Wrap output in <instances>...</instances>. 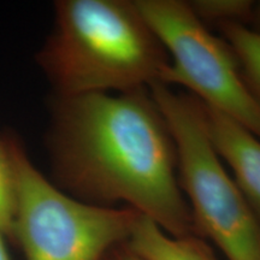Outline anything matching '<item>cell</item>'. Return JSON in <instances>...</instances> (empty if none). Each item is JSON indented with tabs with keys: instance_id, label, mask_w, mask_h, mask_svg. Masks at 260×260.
<instances>
[{
	"instance_id": "6da1fadb",
	"label": "cell",
	"mask_w": 260,
	"mask_h": 260,
	"mask_svg": "<svg viewBox=\"0 0 260 260\" xmlns=\"http://www.w3.org/2000/svg\"><path fill=\"white\" fill-rule=\"evenodd\" d=\"M53 183L83 203H124L174 237L197 236L177 178L175 140L149 88L54 95L47 134Z\"/></svg>"
},
{
	"instance_id": "7a4b0ae2",
	"label": "cell",
	"mask_w": 260,
	"mask_h": 260,
	"mask_svg": "<svg viewBox=\"0 0 260 260\" xmlns=\"http://www.w3.org/2000/svg\"><path fill=\"white\" fill-rule=\"evenodd\" d=\"M54 95L119 93L160 82L170 58L128 0H59L37 54Z\"/></svg>"
},
{
	"instance_id": "3957f363",
	"label": "cell",
	"mask_w": 260,
	"mask_h": 260,
	"mask_svg": "<svg viewBox=\"0 0 260 260\" xmlns=\"http://www.w3.org/2000/svg\"><path fill=\"white\" fill-rule=\"evenodd\" d=\"M148 88L175 140L195 235L211 240L228 260H260V220L211 144L203 104L167 84Z\"/></svg>"
},
{
	"instance_id": "277c9868",
	"label": "cell",
	"mask_w": 260,
	"mask_h": 260,
	"mask_svg": "<svg viewBox=\"0 0 260 260\" xmlns=\"http://www.w3.org/2000/svg\"><path fill=\"white\" fill-rule=\"evenodd\" d=\"M9 141L16 188L11 242L25 260H103L126 243L141 213L73 198L35 167L17 135L9 133Z\"/></svg>"
},
{
	"instance_id": "5b68a950",
	"label": "cell",
	"mask_w": 260,
	"mask_h": 260,
	"mask_svg": "<svg viewBox=\"0 0 260 260\" xmlns=\"http://www.w3.org/2000/svg\"><path fill=\"white\" fill-rule=\"evenodd\" d=\"M135 4L170 58L159 83L186 87L205 105L260 139V106L228 42L211 34L186 2L135 0Z\"/></svg>"
},
{
	"instance_id": "8992f818",
	"label": "cell",
	"mask_w": 260,
	"mask_h": 260,
	"mask_svg": "<svg viewBox=\"0 0 260 260\" xmlns=\"http://www.w3.org/2000/svg\"><path fill=\"white\" fill-rule=\"evenodd\" d=\"M203 110L214 151L233 169L236 186L260 220V139L218 110L205 104Z\"/></svg>"
},
{
	"instance_id": "52a82bcc",
	"label": "cell",
	"mask_w": 260,
	"mask_h": 260,
	"mask_svg": "<svg viewBox=\"0 0 260 260\" xmlns=\"http://www.w3.org/2000/svg\"><path fill=\"white\" fill-rule=\"evenodd\" d=\"M124 245L144 260H218L198 236L168 235L153 220L140 214Z\"/></svg>"
},
{
	"instance_id": "ba28073f",
	"label": "cell",
	"mask_w": 260,
	"mask_h": 260,
	"mask_svg": "<svg viewBox=\"0 0 260 260\" xmlns=\"http://www.w3.org/2000/svg\"><path fill=\"white\" fill-rule=\"evenodd\" d=\"M219 28L235 54L247 88L260 106V35L243 24H223Z\"/></svg>"
},
{
	"instance_id": "9c48e42d",
	"label": "cell",
	"mask_w": 260,
	"mask_h": 260,
	"mask_svg": "<svg viewBox=\"0 0 260 260\" xmlns=\"http://www.w3.org/2000/svg\"><path fill=\"white\" fill-rule=\"evenodd\" d=\"M191 11L203 23L247 25L254 3L251 0H191L187 2Z\"/></svg>"
},
{
	"instance_id": "30bf717a",
	"label": "cell",
	"mask_w": 260,
	"mask_h": 260,
	"mask_svg": "<svg viewBox=\"0 0 260 260\" xmlns=\"http://www.w3.org/2000/svg\"><path fill=\"white\" fill-rule=\"evenodd\" d=\"M16 205L15 168L9 133L0 134V233L11 241Z\"/></svg>"
},
{
	"instance_id": "8fae6325",
	"label": "cell",
	"mask_w": 260,
	"mask_h": 260,
	"mask_svg": "<svg viewBox=\"0 0 260 260\" xmlns=\"http://www.w3.org/2000/svg\"><path fill=\"white\" fill-rule=\"evenodd\" d=\"M103 260H144L134 254L125 245H119L112 248Z\"/></svg>"
},
{
	"instance_id": "7c38bea8",
	"label": "cell",
	"mask_w": 260,
	"mask_h": 260,
	"mask_svg": "<svg viewBox=\"0 0 260 260\" xmlns=\"http://www.w3.org/2000/svg\"><path fill=\"white\" fill-rule=\"evenodd\" d=\"M248 24H251V27H248L251 30L260 35V2L254 3V5H253L252 16Z\"/></svg>"
},
{
	"instance_id": "4fadbf2b",
	"label": "cell",
	"mask_w": 260,
	"mask_h": 260,
	"mask_svg": "<svg viewBox=\"0 0 260 260\" xmlns=\"http://www.w3.org/2000/svg\"><path fill=\"white\" fill-rule=\"evenodd\" d=\"M6 237L0 233V260H11L9 255L8 248H6Z\"/></svg>"
}]
</instances>
